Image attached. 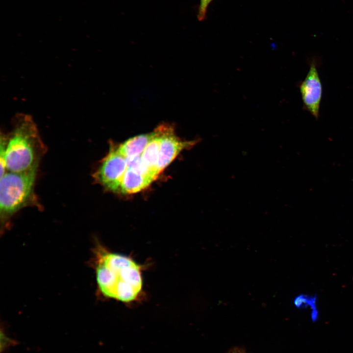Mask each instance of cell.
Returning a JSON list of instances; mask_svg holds the SVG:
<instances>
[{"instance_id": "52a82bcc", "label": "cell", "mask_w": 353, "mask_h": 353, "mask_svg": "<svg viewBox=\"0 0 353 353\" xmlns=\"http://www.w3.org/2000/svg\"><path fill=\"white\" fill-rule=\"evenodd\" d=\"M154 180L151 176L127 167L123 178L120 192L124 194L139 192L147 187Z\"/></svg>"}, {"instance_id": "7a4b0ae2", "label": "cell", "mask_w": 353, "mask_h": 353, "mask_svg": "<svg viewBox=\"0 0 353 353\" xmlns=\"http://www.w3.org/2000/svg\"><path fill=\"white\" fill-rule=\"evenodd\" d=\"M12 124L9 133H0V177L6 171L21 173L38 169L47 151L31 116L17 114Z\"/></svg>"}, {"instance_id": "8992f818", "label": "cell", "mask_w": 353, "mask_h": 353, "mask_svg": "<svg viewBox=\"0 0 353 353\" xmlns=\"http://www.w3.org/2000/svg\"><path fill=\"white\" fill-rule=\"evenodd\" d=\"M300 90L306 110L318 119L322 96V85L314 62L311 63L305 78L301 83Z\"/></svg>"}, {"instance_id": "30bf717a", "label": "cell", "mask_w": 353, "mask_h": 353, "mask_svg": "<svg viewBox=\"0 0 353 353\" xmlns=\"http://www.w3.org/2000/svg\"><path fill=\"white\" fill-rule=\"evenodd\" d=\"M317 297L315 294L310 296L306 294H300L296 297L294 300V304L298 308H305L310 306L312 309L311 319L313 322L318 318V310L317 307Z\"/></svg>"}, {"instance_id": "4fadbf2b", "label": "cell", "mask_w": 353, "mask_h": 353, "mask_svg": "<svg viewBox=\"0 0 353 353\" xmlns=\"http://www.w3.org/2000/svg\"><path fill=\"white\" fill-rule=\"evenodd\" d=\"M227 353H247V352L243 349L236 347L230 349Z\"/></svg>"}, {"instance_id": "277c9868", "label": "cell", "mask_w": 353, "mask_h": 353, "mask_svg": "<svg viewBox=\"0 0 353 353\" xmlns=\"http://www.w3.org/2000/svg\"><path fill=\"white\" fill-rule=\"evenodd\" d=\"M127 168L126 158L111 145L109 152L93 175L94 180L104 188L120 192V186Z\"/></svg>"}, {"instance_id": "7c38bea8", "label": "cell", "mask_w": 353, "mask_h": 353, "mask_svg": "<svg viewBox=\"0 0 353 353\" xmlns=\"http://www.w3.org/2000/svg\"><path fill=\"white\" fill-rule=\"evenodd\" d=\"M213 0H200L198 7L197 18L202 21L205 19L207 8Z\"/></svg>"}, {"instance_id": "5bb4252c", "label": "cell", "mask_w": 353, "mask_h": 353, "mask_svg": "<svg viewBox=\"0 0 353 353\" xmlns=\"http://www.w3.org/2000/svg\"></svg>"}, {"instance_id": "ba28073f", "label": "cell", "mask_w": 353, "mask_h": 353, "mask_svg": "<svg viewBox=\"0 0 353 353\" xmlns=\"http://www.w3.org/2000/svg\"><path fill=\"white\" fill-rule=\"evenodd\" d=\"M153 136L141 155L143 164L151 171L159 175L157 166L159 159V150L162 133V125L153 131Z\"/></svg>"}, {"instance_id": "8fae6325", "label": "cell", "mask_w": 353, "mask_h": 353, "mask_svg": "<svg viewBox=\"0 0 353 353\" xmlns=\"http://www.w3.org/2000/svg\"><path fill=\"white\" fill-rule=\"evenodd\" d=\"M0 353H3L9 349L19 344V342L14 339L8 337L6 333L4 328H0Z\"/></svg>"}, {"instance_id": "3957f363", "label": "cell", "mask_w": 353, "mask_h": 353, "mask_svg": "<svg viewBox=\"0 0 353 353\" xmlns=\"http://www.w3.org/2000/svg\"><path fill=\"white\" fill-rule=\"evenodd\" d=\"M37 170L21 173L6 171L0 177V219L3 227L24 208H42L34 188Z\"/></svg>"}, {"instance_id": "5b68a950", "label": "cell", "mask_w": 353, "mask_h": 353, "mask_svg": "<svg viewBox=\"0 0 353 353\" xmlns=\"http://www.w3.org/2000/svg\"><path fill=\"white\" fill-rule=\"evenodd\" d=\"M162 137L157 166L159 174L182 150L193 147L199 141V140L182 141L176 136L172 126L164 124H162Z\"/></svg>"}, {"instance_id": "6da1fadb", "label": "cell", "mask_w": 353, "mask_h": 353, "mask_svg": "<svg viewBox=\"0 0 353 353\" xmlns=\"http://www.w3.org/2000/svg\"><path fill=\"white\" fill-rule=\"evenodd\" d=\"M93 264L98 290L103 297L125 303L141 298L144 265L99 243L94 249Z\"/></svg>"}, {"instance_id": "9c48e42d", "label": "cell", "mask_w": 353, "mask_h": 353, "mask_svg": "<svg viewBox=\"0 0 353 353\" xmlns=\"http://www.w3.org/2000/svg\"><path fill=\"white\" fill-rule=\"evenodd\" d=\"M153 136V132L129 138L117 147L118 152L125 158L141 155Z\"/></svg>"}]
</instances>
